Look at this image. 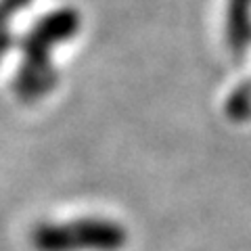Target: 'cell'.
<instances>
[{
    "mask_svg": "<svg viewBox=\"0 0 251 251\" xmlns=\"http://www.w3.org/2000/svg\"><path fill=\"white\" fill-rule=\"evenodd\" d=\"M31 0H0V29H4V23L11 19V15L19 13Z\"/></svg>",
    "mask_w": 251,
    "mask_h": 251,
    "instance_id": "obj_4",
    "label": "cell"
},
{
    "mask_svg": "<svg viewBox=\"0 0 251 251\" xmlns=\"http://www.w3.org/2000/svg\"><path fill=\"white\" fill-rule=\"evenodd\" d=\"M226 113L232 122H247L251 117V86H243V88L234 90L230 94L228 103H226Z\"/></svg>",
    "mask_w": 251,
    "mask_h": 251,
    "instance_id": "obj_3",
    "label": "cell"
},
{
    "mask_svg": "<svg viewBox=\"0 0 251 251\" xmlns=\"http://www.w3.org/2000/svg\"><path fill=\"white\" fill-rule=\"evenodd\" d=\"M75 29L77 15L74 11H57L38 21L21 40L23 61L15 75V92L21 100L36 103L54 88L57 75L50 65L52 46L72 38Z\"/></svg>",
    "mask_w": 251,
    "mask_h": 251,
    "instance_id": "obj_1",
    "label": "cell"
},
{
    "mask_svg": "<svg viewBox=\"0 0 251 251\" xmlns=\"http://www.w3.org/2000/svg\"><path fill=\"white\" fill-rule=\"evenodd\" d=\"M29 243L36 251H122L128 245V230L115 220L88 216L36 224Z\"/></svg>",
    "mask_w": 251,
    "mask_h": 251,
    "instance_id": "obj_2",
    "label": "cell"
},
{
    "mask_svg": "<svg viewBox=\"0 0 251 251\" xmlns=\"http://www.w3.org/2000/svg\"><path fill=\"white\" fill-rule=\"evenodd\" d=\"M13 46V38H11V34L6 29H0V59L4 57L6 52H9V49Z\"/></svg>",
    "mask_w": 251,
    "mask_h": 251,
    "instance_id": "obj_5",
    "label": "cell"
}]
</instances>
